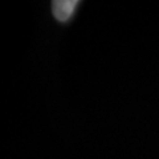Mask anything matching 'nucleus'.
Masks as SVG:
<instances>
[{
	"instance_id": "nucleus-1",
	"label": "nucleus",
	"mask_w": 159,
	"mask_h": 159,
	"mask_svg": "<svg viewBox=\"0 0 159 159\" xmlns=\"http://www.w3.org/2000/svg\"><path fill=\"white\" fill-rule=\"evenodd\" d=\"M77 6H78V2H53V6H52V9H53V15L58 21L61 23H65L70 19L74 12L77 9Z\"/></svg>"
}]
</instances>
